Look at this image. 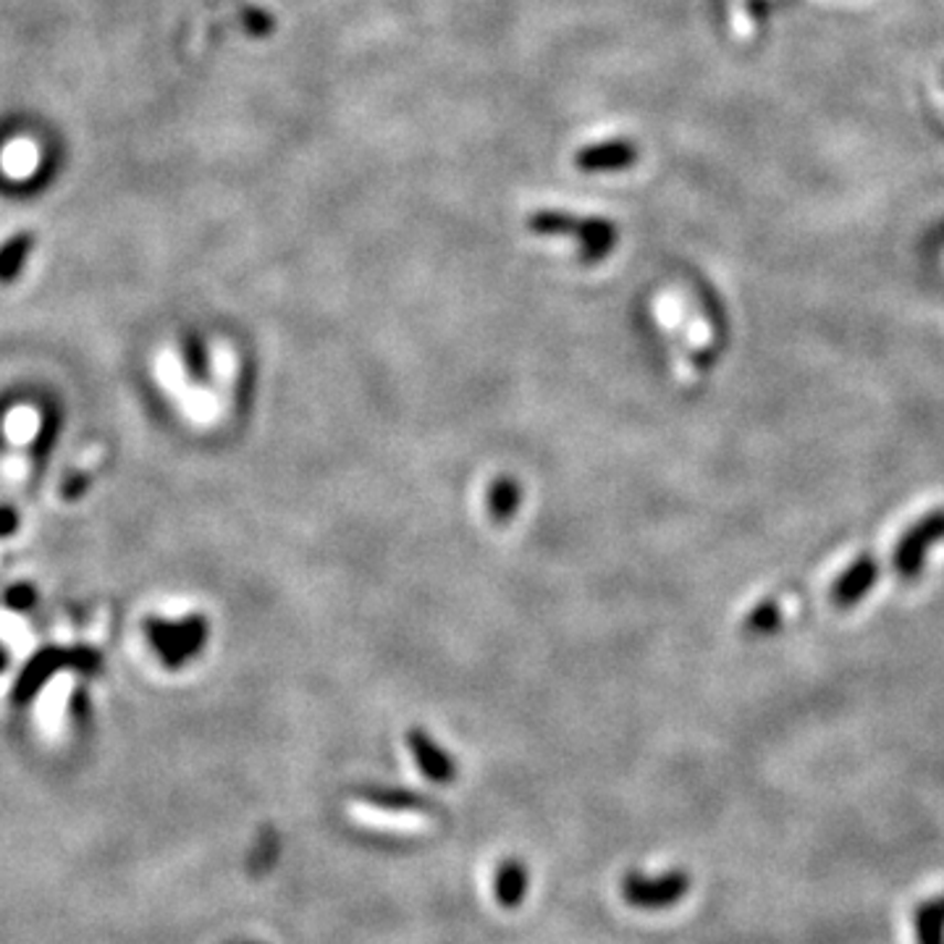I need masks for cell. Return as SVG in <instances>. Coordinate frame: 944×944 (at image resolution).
Returning a JSON list of instances; mask_svg holds the SVG:
<instances>
[{
  "label": "cell",
  "mask_w": 944,
  "mask_h": 944,
  "mask_svg": "<svg viewBox=\"0 0 944 944\" xmlns=\"http://www.w3.org/2000/svg\"><path fill=\"white\" fill-rule=\"evenodd\" d=\"M63 669L84 671V675H95L103 669L100 650L89 646H47L40 648L30 661L21 669L17 685H13V703H30L38 692L53 680Z\"/></svg>",
  "instance_id": "1"
},
{
  "label": "cell",
  "mask_w": 944,
  "mask_h": 944,
  "mask_svg": "<svg viewBox=\"0 0 944 944\" xmlns=\"http://www.w3.org/2000/svg\"><path fill=\"white\" fill-rule=\"evenodd\" d=\"M19 530V512L13 507H0V538H9Z\"/></svg>",
  "instance_id": "19"
},
{
  "label": "cell",
  "mask_w": 944,
  "mask_h": 944,
  "mask_svg": "<svg viewBox=\"0 0 944 944\" xmlns=\"http://www.w3.org/2000/svg\"><path fill=\"white\" fill-rule=\"evenodd\" d=\"M3 601L11 612H32L34 604H38V591H34L32 583H13L9 591H6Z\"/></svg>",
  "instance_id": "15"
},
{
  "label": "cell",
  "mask_w": 944,
  "mask_h": 944,
  "mask_svg": "<svg viewBox=\"0 0 944 944\" xmlns=\"http://www.w3.org/2000/svg\"><path fill=\"white\" fill-rule=\"evenodd\" d=\"M915 940L919 944H944V915L936 902L915 911Z\"/></svg>",
  "instance_id": "13"
},
{
  "label": "cell",
  "mask_w": 944,
  "mask_h": 944,
  "mask_svg": "<svg viewBox=\"0 0 944 944\" xmlns=\"http://www.w3.org/2000/svg\"><path fill=\"white\" fill-rule=\"evenodd\" d=\"M625 898L638 908H664L671 905L688 892V877L682 873H671V877L646 881V879H627L625 881Z\"/></svg>",
  "instance_id": "8"
},
{
  "label": "cell",
  "mask_w": 944,
  "mask_h": 944,
  "mask_svg": "<svg viewBox=\"0 0 944 944\" xmlns=\"http://www.w3.org/2000/svg\"><path fill=\"white\" fill-rule=\"evenodd\" d=\"M528 890V873L520 863H507L501 866L499 877H496V894L503 908H517L520 905L522 894Z\"/></svg>",
  "instance_id": "12"
},
{
  "label": "cell",
  "mask_w": 944,
  "mask_h": 944,
  "mask_svg": "<svg viewBox=\"0 0 944 944\" xmlns=\"http://www.w3.org/2000/svg\"><path fill=\"white\" fill-rule=\"evenodd\" d=\"M936 902V908H940L942 911V915H944V898H940V900H934Z\"/></svg>",
  "instance_id": "21"
},
{
  "label": "cell",
  "mask_w": 944,
  "mask_h": 944,
  "mask_svg": "<svg viewBox=\"0 0 944 944\" xmlns=\"http://www.w3.org/2000/svg\"><path fill=\"white\" fill-rule=\"evenodd\" d=\"M34 247V236L30 231H19L13 234L9 242L0 247V284H11L21 276L26 261H30V252Z\"/></svg>",
  "instance_id": "9"
},
{
  "label": "cell",
  "mask_w": 944,
  "mask_h": 944,
  "mask_svg": "<svg viewBox=\"0 0 944 944\" xmlns=\"http://www.w3.org/2000/svg\"><path fill=\"white\" fill-rule=\"evenodd\" d=\"M776 622H779V606L766 604V606L755 608L753 617H751V622H747V625H751L753 629H774Z\"/></svg>",
  "instance_id": "16"
},
{
  "label": "cell",
  "mask_w": 944,
  "mask_h": 944,
  "mask_svg": "<svg viewBox=\"0 0 944 944\" xmlns=\"http://www.w3.org/2000/svg\"><path fill=\"white\" fill-rule=\"evenodd\" d=\"M9 667V654H6V648L0 646V671Z\"/></svg>",
  "instance_id": "20"
},
{
  "label": "cell",
  "mask_w": 944,
  "mask_h": 944,
  "mask_svg": "<svg viewBox=\"0 0 944 944\" xmlns=\"http://www.w3.org/2000/svg\"><path fill=\"white\" fill-rule=\"evenodd\" d=\"M638 145L629 139H606V142L587 145L575 156V166L585 173L625 171L638 160Z\"/></svg>",
  "instance_id": "6"
},
{
  "label": "cell",
  "mask_w": 944,
  "mask_h": 944,
  "mask_svg": "<svg viewBox=\"0 0 944 944\" xmlns=\"http://www.w3.org/2000/svg\"><path fill=\"white\" fill-rule=\"evenodd\" d=\"M879 577V564L871 554H860L848 564V570L842 572L831 585V604L848 608L858 604L860 598L869 596V591L877 585Z\"/></svg>",
  "instance_id": "7"
},
{
  "label": "cell",
  "mask_w": 944,
  "mask_h": 944,
  "mask_svg": "<svg viewBox=\"0 0 944 944\" xmlns=\"http://www.w3.org/2000/svg\"><path fill=\"white\" fill-rule=\"evenodd\" d=\"M410 743H412V751H415L417 766L423 768L425 774H428V779H433V782H449L452 779L454 768L449 764V759H446V755L441 751H436V747L428 743V738H425L423 732H412Z\"/></svg>",
  "instance_id": "11"
},
{
  "label": "cell",
  "mask_w": 944,
  "mask_h": 944,
  "mask_svg": "<svg viewBox=\"0 0 944 944\" xmlns=\"http://www.w3.org/2000/svg\"><path fill=\"white\" fill-rule=\"evenodd\" d=\"M347 814L362 827L402 831V835H417V831H428L433 827V818L428 814L410 808H381L370 806V803H349Z\"/></svg>",
  "instance_id": "5"
},
{
  "label": "cell",
  "mask_w": 944,
  "mask_h": 944,
  "mask_svg": "<svg viewBox=\"0 0 944 944\" xmlns=\"http://www.w3.org/2000/svg\"><path fill=\"white\" fill-rule=\"evenodd\" d=\"M533 234L541 236H572L580 244V261L598 263L617 244V226L604 219H575L559 210H538L528 219Z\"/></svg>",
  "instance_id": "2"
},
{
  "label": "cell",
  "mask_w": 944,
  "mask_h": 944,
  "mask_svg": "<svg viewBox=\"0 0 944 944\" xmlns=\"http://www.w3.org/2000/svg\"><path fill=\"white\" fill-rule=\"evenodd\" d=\"M87 488H89V475L76 473V475H72V478H68L66 482H63V486H61V494H63V499L76 501V499H82V496H84V491H87Z\"/></svg>",
  "instance_id": "18"
},
{
  "label": "cell",
  "mask_w": 944,
  "mask_h": 944,
  "mask_svg": "<svg viewBox=\"0 0 944 944\" xmlns=\"http://www.w3.org/2000/svg\"><path fill=\"white\" fill-rule=\"evenodd\" d=\"M940 541H944V509H934V512L921 517V520L900 538L892 556L898 577L913 580L919 575L923 570V559L932 551V545Z\"/></svg>",
  "instance_id": "4"
},
{
  "label": "cell",
  "mask_w": 944,
  "mask_h": 944,
  "mask_svg": "<svg viewBox=\"0 0 944 944\" xmlns=\"http://www.w3.org/2000/svg\"><path fill=\"white\" fill-rule=\"evenodd\" d=\"M61 433V412L55 404H47L45 410H42V423L38 436H34L32 444V462H34V473H45L47 459H51V452L55 449V441H59Z\"/></svg>",
  "instance_id": "10"
},
{
  "label": "cell",
  "mask_w": 944,
  "mask_h": 944,
  "mask_svg": "<svg viewBox=\"0 0 944 944\" xmlns=\"http://www.w3.org/2000/svg\"><path fill=\"white\" fill-rule=\"evenodd\" d=\"M145 635L168 669H181L187 661L198 659L210 638V629L202 614H189L177 622L150 617L145 622Z\"/></svg>",
  "instance_id": "3"
},
{
  "label": "cell",
  "mask_w": 944,
  "mask_h": 944,
  "mask_svg": "<svg viewBox=\"0 0 944 944\" xmlns=\"http://www.w3.org/2000/svg\"><path fill=\"white\" fill-rule=\"evenodd\" d=\"M244 26H247V32L257 34V38H263V34H268L273 30V21H271L268 13L252 9V11L244 13Z\"/></svg>",
  "instance_id": "17"
},
{
  "label": "cell",
  "mask_w": 944,
  "mask_h": 944,
  "mask_svg": "<svg viewBox=\"0 0 944 944\" xmlns=\"http://www.w3.org/2000/svg\"><path fill=\"white\" fill-rule=\"evenodd\" d=\"M181 357H184L187 373L192 375V381H205L208 375V352L205 344L198 333H187L181 341Z\"/></svg>",
  "instance_id": "14"
}]
</instances>
